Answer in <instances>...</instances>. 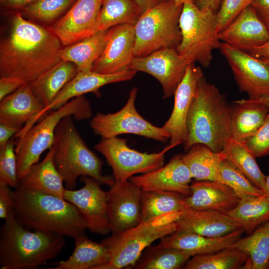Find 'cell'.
I'll use <instances>...</instances> for the list:
<instances>
[{
  "label": "cell",
  "mask_w": 269,
  "mask_h": 269,
  "mask_svg": "<svg viewBox=\"0 0 269 269\" xmlns=\"http://www.w3.org/2000/svg\"><path fill=\"white\" fill-rule=\"evenodd\" d=\"M108 29L98 31L75 43L62 47L59 52L61 60L74 63L78 72L92 71L93 64L105 47Z\"/></svg>",
  "instance_id": "cell-31"
},
{
  "label": "cell",
  "mask_w": 269,
  "mask_h": 269,
  "mask_svg": "<svg viewBox=\"0 0 269 269\" xmlns=\"http://www.w3.org/2000/svg\"><path fill=\"white\" fill-rule=\"evenodd\" d=\"M141 15L135 0H101L98 31L120 24L134 25Z\"/></svg>",
  "instance_id": "cell-36"
},
{
  "label": "cell",
  "mask_w": 269,
  "mask_h": 269,
  "mask_svg": "<svg viewBox=\"0 0 269 269\" xmlns=\"http://www.w3.org/2000/svg\"><path fill=\"white\" fill-rule=\"evenodd\" d=\"M264 105L269 112V94L265 95L260 97L257 99H255Z\"/></svg>",
  "instance_id": "cell-52"
},
{
  "label": "cell",
  "mask_w": 269,
  "mask_h": 269,
  "mask_svg": "<svg viewBox=\"0 0 269 269\" xmlns=\"http://www.w3.org/2000/svg\"><path fill=\"white\" fill-rule=\"evenodd\" d=\"M219 172L224 184L231 187L240 198L265 195L240 171L226 159L221 163Z\"/></svg>",
  "instance_id": "cell-40"
},
{
  "label": "cell",
  "mask_w": 269,
  "mask_h": 269,
  "mask_svg": "<svg viewBox=\"0 0 269 269\" xmlns=\"http://www.w3.org/2000/svg\"><path fill=\"white\" fill-rule=\"evenodd\" d=\"M217 12L200 8L194 2L183 4L179 18L181 39L177 52L192 62L208 67L213 59V51L219 49Z\"/></svg>",
  "instance_id": "cell-8"
},
{
  "label": "cell",
  "mask_w": 269,
  "mask_h": 269,
  "mask_svg": "<svg viewBox=\"0 0 269 269\" xmlns=\"http://www.w3.org/2000/svg\"><path fill=\"white\" fill-rule=\"evenodd\" d=\"M269 114L267 108L256 99L235 101L230 111V136L245 141L262 125Z\"/></svg>",
  "instance_id": "cell-26"
},
{
  "label": "cell",
  "mask_w": 269,
  "mask_h": 269,
  "mask_svg": "<svg viewBox=\"0 0 269 269\" xmlns=\"http://www.w3.org/2000/svg\"><path fill=\"white\" fill-rule=\"evenodd\" d=\"M166 0H135L140 9L141 14Z\"/></svg>",
  "instance_id": "cell-51"
},
{
  "label": "cell",
  "mask_w": 269,
  "mask_h": 269,
  "mask_svg": "<svg viewBox=\"0 0 269 269\" xmlns=\"http://www.w3.org/2000/svg\"><path fill=\"white\" fill-rule=\"evenodd\" d=\"M10 186L0 185V218L5 219L15 206V193Z\"/></svg>",
  "instance_id": "cell-44"
},
{
  "label": "cell",
  "mask_w": 269,
  "mask_h": 269,
  "mask_svg": "<svg viewBox=\"0 0 269 269\" xmlns=\"http://www.w3.org/2000/svg\"><path fill=\"white\" fill-rule=\"evenodd\" d=\"M68 116H72L77 121L91 118V104L84 95L74 98L60 108L49 112L18 139L15 150L19 181L30 167L38 162L42 153L52 147L56 128L59 122Z\"/></svg>",
  "instance_id": "cell-6"
},
{
  "label": "cell",
  "mask_w": 269,
  "mask_h": 269,
  "mask_svg": "<svg viewBox=\"0 0 269 269\" xmlns=\"http://www.w3.org/2000/svg\"><path fill=\"white\" fill-rule=\"evenodd\" d=\"M217 35L221 42L246 52L267 42L269 29L250 5Z\"/></svg>",
  "instance_id": "cell-21"
},
{
  "label": "cell",
  "mask_w": 269,
  "mask_h": 269,
  "mask_svg": "<svg viewBox=\"0 0 269 269\" xmlns=\"http://www.w3.org/2000/svg\"><path fill=\"white\" fill-rule=\"evenodd\" d=\"M51 147L40 162L33 164L21 178L17 187L41 192L64 198L66 189L64 181L53 159Z\"/></svg>",
  "instance_id": "cell-27"
},
{
  "label": "cell",
  "mask_w": 269,
  "mask_h": 269,
  "mask_svg": "<svg viewBox=\"0 0 269 269\" xmlns=\"http://www.w3.org/2000/svg\"><path fill=\"white\" fill-rule=\"evenodd\" d=\"M232 247L238 249L248 255L243 269H269V220L251 234L241 238Z\"/></svg>",
  "instance_id": "cell-32"
},
{
  "label": "cell",
  "mask_w": 269,
  "mask_h": 269,
  "mask_svg": "<svg viewBox=\"0 0 269 269\" xmlns=\"http://www.w3.org/2000/svg\"><path fill=\"white\" fill-rule=\"evenodd\" d=\"M111 167L116 182H123L137 173L144 174L164 165L165 153L170 148L147 153L130 147L127 140L117 137L103 138L94 146Z\"/></svg>",
  "instance_id": "cell-11"
},
{
  "label": "cell",
  "mask_w": 269,
  "mask_h": 269,
  "mask_svg": "<svg viewBox=\"0 0 269 269\" xmlns=\"http://www.w3.org/2000/svg\"><path fill=\"white\" fill-rule=\"evenodd\" d=\"M72 116L63 118L57 125L52 147L55 166L62 176L65 188L74 189L81 176L91 177L110 187L113 176L103 175V162L87 145L77 130Z\"/></svg>",
  "instance_id": "cell-5"
},
{
  "label": "cell",
  "mask_w": 269,
  "mask_h": 269,
  "mask_svg": "<svg viewBox=\"0 0 269 269\" xmlns=\"http://www.w3.org/2000/svg\"><path fill=\"white\" fill-rule=\"evenodd\" d=\"M223 152L225 155V159L264 193L266 176L260 168L256 157L248 147L245 141H238L230 137Z\"/></svg>",
  "instance_id": "cell-34"
},
{
  "label": "cell",
  "mask_w": 269,
  "mask_h": 269,
  "mask_svg": "<svg viewBox=\"0 0 269 269\" xmlns=\"http://www.w3.org/2000/svg\"><path fill=\"white\" fill-rule=\"evenodd\" d=\"M246 52L258 58L269 57V39L263 45L251 49Z\"/></svg>",
  "instance_id": "cell-49"
},
{
  "label": "cell",
  "mask_w": 269,
  "mask_h": 269,
  "mask_svg": "<svg viewBox=\"0 0 269 269\" xmlns=\"http://www.w3.org/2000/svg\"><path fill=\"white\" fill-rule=\"evenodd\" d=\"M0 101V124L20 128L28 126L44 108L27 82Z\"/></svg>",
  "instance_id": "cell-23"
},
{
  "label": "cell",
  "mask_w": 269,
  "mask_h": 269,
  "mask_svg": "<svg viewBox=\"0 0 269 269\" xmlns=\"http://www.w3.org/2000/svg\"><path fill=\"white\" fill-rule=\"evenodd\" d=\"M175 2L177 5H183L186 2H194L195 3L196 0H174Z\"/></svg>",
  "instance_id": "cell-54"
},
{
  "label": "cell",
  "mask_w": 269,
  "mask_h": 269,
  "mask_svg": "<svg viewBox=\"0 0 269 269\" xmlns=\"http://www.w3.org/2000/svg\"><path fill=\"white\" fill-rule=\"evenodd\" d=\"M265 194L269 198V174L266 177Z\"/></svg>",
  "instance_id": "cell-53"
},
{
  "label": "cell",
  "mask_w": 269,
  "mask_h": 269,
  "mask_svg": "<svg viewBox=\"0 0 269 269\" xmlns=\"http://www.w3.org/2000/svg\"><path fill=\"white\" fill-rule=\"evenodd\" d=\"M182 154L195 180H209L223 183L219 172L221 163L226 159L222 151L216 152L206 145L198 143L190 147Z\"/></svg>",
  "instance_id": "cell-29"
},
{
  "label": "cell",
  "mask_w": 269,
  "mask_h": 269,
  "mask_svg": "<svg viewBox=\"0 0 269 269\" xmlns=\"http://www.w3.org/2000/svg\"><path fill=\"white\" fill-rule=\"evenodd\" d=\"M250 5L269 29V0H253Z\"/></svg>",
  "instance_id": "cell-46"
},
{
  "label": "cell",
  "mask_w": 269,
  "mask_h": 269,
  "mask_svg": "<svg viewBox=\"0 0 269 269\" xmlns=\"http://www.w3.org/2000/svg\"><path fill=\"white\" fill-rule=\"evenodd\" d=\"M25 82V81L19 78L0 77V101L14 92Z\"/></svg>",
  "instance_id": "cell-45"
},
{
  "label": "cell",
  "mask_w": 269,
  "mask_h": 269,
  "mask_svg": "<svg viewBox=\"0 0 269 269\" xmlns=\"http://www.w3.org/2000/svg\"><path fill=\"white\" fill-rule=\"evenodd\" d=\"M191 194L184 198L186 208L213 210L226 213L235 208L240 197L227 185L214 181L195 180L190 184Z\"/></svg>",
  "instance_id": "cell-22"
},
{
  "label": "cell",
  "mask_w": 269,
  "mask_h": 269,
  "mask_svg": "<svg viewBox=\"0 0 269 269\" xmlns=\"http://www.w3.org/2000/svg\"><path fill=\"white\" fill-rule=\"evenodd\" d=\"M15 189L14 213L25 228L74 239L84 234L87 229L86 220L64 198L19 187Z\"/></svg>",
  "instance_id": "cell-2"
},
{
  "label": "cell",
  "mask_w": 269,
  "mask_h": 269,
  "mask_svg": "<svg viewBox=\"0 0 269 269\" xmlns=\"http://www.w3.org/2000/svg\"><path fill=\"white\" fill-rule=\"evenodd\" d=\"M22 128L0 124V147L4 145Z\"/></svg>",
  "instance_id": "cell-47"
},
{
  "label": "cell",
  "mask_w": 269,
  "mask_h": 269,
  "mask_svg": "<svg viewBox=\"0 0 269 269\" xmlns=\"http://www.w3.org/2000/svg\"><path fill=\"white\" fill-rule=\"evenodd\" d=\"M248 255L232 247L216 252L195 255L183 266L185 269H238L246 263Z\"/></svg>",
  "instance_id": "cell-38"
},
{
  "label": "cell",
  "mask_w": 269,
  "mask_h": 269,
  "mask_svg": "<svg viewBox=\"0 0 269 269\" xmlns=\"http://www.w3.org/2000/svg\"><path fill=\"white\" fill-rule=\"evenodd\" d=\"M253 0H222L217 12L218 33L225 28Z\"/></svg>",
  "instance_id": "cell-42"
},
{
  "label": "cell",
  "mask_w": 269,
  "mask_h": 269,
  "mask_svg": "<svg viewBox=\"0 0 269 269\" xmlns=\"http://www.w3.org/2000/svg\"><path fill=\"white\" fill-rule=\"evenodd\" d=\"M262 59L265 63H266L269 66V57H264L260 58Z\"/></svg>",
  "instance_id": "cell-55"
},
{
  "label": "cell",
  "mask_w": 269,
  "mask_h": 269,
  "mask_svg": "<svg viewBox=\"0 0 269 269\" xmlns=\"http://www.w3.org/2000/svg\"><path fill=\"white\" fill-rule=\"evenodd\" d=\"M101 0H76L68 11L50 28L64 46L98 31Z\"/></svg>",
  "instance_id": "cell-17"
},
{
  "label": "cell",
  "mask_w": 269,
  "mask_h": 269,
  "mask_svg": "<svg viewBox=\"0 0 269 269\" xmlns=\"http://www.w3.org/2000/svg\"><path fill=\"white\" fill-rule=\"evenodd\" d=\"M185 196L176 192L146 191L141 194V221L175 212L183 211Z\"/></svg>",
  "instance_id": "cell-37"
},
{
  "label": "cell",
  "mask_w": 269,
  "mask_h": 269,
  "mask_svg": "<svg viewBox=\"0 0 269 269\" xmlns=\"http://www.w3.org/2000/svg\"><path fill=\"white\" fill-rule=\"evenodd\" d=\"M182 213H170L141 221L125 232L104 239L102 242L109 251L110 260L97 269H129L153 242L177 230L176 221Z\"/></svg>",
  "instance_id": "cell-7"
},
{
  "label": "cell",
  "mask_w": 269,
  "mask_h": 269,
  "mask_svg": "<svg viewBox=\"0 0 269 269\" xmlns=\"http://www.w3.org/2000/svg\"><path fill=\"white\" fill-rule=\"evenodd\" d=\"M62 44L50 27L16 12L8 34L0 43V76L31 82L61 61Z\"/></svg>",
  "instance_id": "cell-1"
},
{
  "label": "cell",
  "mask_w": 269,
  "mask_h": 269,
  "mask_svg": "<svg viewBox=\"0 0 269 269\" xmlns=\"http://www.w3.org/2000/svg\"><path fill=\"white\" fill-rule=\"evenodd\" d=\"M204 76L200 66L195 62L189 65L185 74L174 94L171 114L162 127L169 135L170 149L184 144L188 136L187 120L191 104L196 95L200 80Z\"/></svg>",
  "instance_id": "cell-16"
},
{
  "label": "cell",
  "mask_w": 269,
  "mask_h": 269,
  "mask_svg": "<svg viewBox=\"0 0 269 269\" xmlns=\"http://www.w3.org/2000/svg\"><path fill=\"white\" fill-rule=\"evenodd\" d=\"M226 214L249 235L269 220V198L266 195L241 198L237 206Z\"/></svg>",
  "instance_id": "cell-33"
},
{
  "label": "cell",
  "mask_w": 269,
  "mask_h": 269,
  "mask_svg": "<svg viewBox=\"0 0 269 269\" xmlns=\"http://www.w3.org/2000/svg\"><path fill=\"white\" fill-rule=\"evenodd\" d=\"M84 186L78 190L66 188L64 198L75 206L86 221L91 232L105 235L111 232L107 209V192L89 176H81Z\"/></svg>",
  "instance_id": "cell-14"
},
{
  "label": "cell",
  "mask_w": 269,
  "mask_h": 269,
  "mask_svg": "<svg viewBox=\"0 0 269 269\" xmlns=\"http://www.w3.org/2000/svg\"><path fill=\"white\" fill-rule=\"evenodd\" d=\"M76 0H35L19 11L23 17L39 24L57 21Z\"/></svg>",
  "instance_id": "cell-39"
},
{
  "label": "cell",
  "mask_w": 269,
  "mask_h": 269,
  "mask_svg": "<svg viewBox=\"0 0 269 269\" xmlns=\"http://www.w3.org/2000/svg\"><path fill=\"white\" fill-rule=\"evenodd\" d=\"M14 145L15 141L12 138L0 147V185L16 188L19 180Z\"/></svg>",
  "instance_id": "cell-41"
},
{
  "label": "cell",
  "mask_w": 269,
  "mask_h": 269,
  "mask_svg": "<svg viewBox=\"0 0 269 269\" xmlns=\"http://www.w3.org/2000/svg\"><path fill=\"white\" fill-rule=\"evenodd\" d=\"M35 0H0L1 6L9 10L19 12Z\"/></svg>",
  "instance_id": "cell-48"
},
{
  "label": "cell",
  "mask_w": 269,
  "mask_h": 269,
  "mask_svg": "<svg viewBox=\"0 0 269 269\" xmlns=\"http://www.w3.org/2000/svg\"><path fill=\"white\" fill-rule=\"evenodd\" d=\"M192 179L182 155L176 154L166 165L146 173L134 175L129 180L143 191H172L187 196L191 194Z\"/></svg>",
  "instance_id": "cell-20"
},
{
  "label": "cell",
  "mask_w": 269,
  "mask_h": 269,
  "mask_svg": "<svg viewBox=\"0 0 269 269\" xmlns=\"http://www.w3.org/2000/svg\"><path fill=\"white\" fill-rule=\"evenodd\" d=\"M74 240V249L69 258L48 269H97L110 261L109 251L102 242L93 241L85 234L76 237Z\"/></svg>",
  "instance_id": "cell-28"
},
{
  "label": "cell",
  "mask_w": 269,
  "mask_h": 269,
  "mask_svg": "<svg viewBox=\"0 0 269 269\" xmlns=\"http://www.w3.org/2000/svg\"><path fill=\"white\" fill-rule=\"evenodd\" d=\"M182 6L167 0L140 15L134 25V57L176 48L181 39L179 18Z\"/></svg>",
  "instance_id": "cell-9"
},
{
  "label": "cell",
  "mask_w": 269,
  "mask_h": 269,
  "mask_svg": "<svg viewBox=\"0 0 269 269\" xmlns=\"http://www.w3.org/2000/svg\"><path fill=\"white\" fill-rule=\"evenodd\" d=\"M65 245L64 236L25 228L13 210L0 228V269L37 268L56 257Z\"/></svg>",
  "instance_id": "cell-3"
},
{
  "label": "cell",
  "mask_w": 269,
  "mask_h": 269,
  "mask_svg": "<svg viewBox=\"0 0 269 269\" xmlns=\"http://www.w3.org/2000/svg\"><path fill=\"white\" fill-rule=\"evenodd\" d=\"M221 0H196L195 3L200 8H209L217 12Z\"/></svg>",
  "instance_id": "cell-50"
},
{
  "label": "cell",
  "mask_w": 269,
  "mask_h": 269,
  "mask_svg": "<svg viewBox=\"0 0 269 269\" xmlns=\"http://www.w3.org/2000/svg\"><path fill=\"white\" fill-rule=\"evenodd\" d=\"M76 65L61 60L34 81L29 82L32 91L44 106H48L62 88L78 73Z\"/></svg>",
  "instance_id": "cell-30"
},
{
  "label": "cell",
  "mask_w": 269,
  "mask_h": 269,
  "mask_svg": "<svg viewBox=\"0 0 269 269\" xmlns=\"http://www.w3.org/2000/svg\"><path fill=\"white\" fill-rule=\"evenodd\" d=\"M137 89L130 92L125 106L119 111L109 114L97 113L90 121L94 134L102 138L117 137L122 134H133L163 143L169 139L168 133L162 128L152 125L137 111L135 102Z\"/></svg>",
  "instance_id": "cell-10"
},
{
  "label": "cell",
  "mask_w": 269,
  "mask_h": 269,
  "mask_svg": "<svg viewBox=\"0 0 269 269\" xmlns=\"http://www.w3.org/2000/svg\"><path fill=\"white\" fill-rule=\"evenodd\" d=\"M219 49L241 91L251 99L269 94V66L266 63L224 42H221Z\"/></svg>",
  "instance_id": "cell-13"
},
{
  "label": "cell",
  "mask_w": 269,
  "mask_h": 269,
  "mask_svg": "<svg viewBox=\"0 0 269 269\" xmlns=\"http://www.w3.org/2000/svg\"><path fill=\"white\" fill-rule=\"evenodd\" d=\"M245 233L241 228L225 235L208 237L177 230L160 239L158 245L189 252L194 256L207 254L230 247Z\"/></svg>",
  "instance_id": "cell-25"
},
{
  "label": "cell",
  "mask_w": 269,
  "mask_h": 269,
  "mask_svg": "<svg viewBox=\"0 0 269 269\" xmlns=\"http://www.w3.org/2000/svg\"><path fill=\"white\" fill-rule=\"evenodd\" d=\"M191 62L176 48H168L144 56L134 57L129 69L154 77L162 86L163 98L167 99L174 95Z\"/></svg>",
  "instance_id": "cell-12"
},
{
  "label": "cell",
  "mask_w": 269,
  "mask_h": 269,
  "mask_svg": "<svg viewBox=\"0 0 269 269\" xmlns=\"http://www.w3.org/2000/svg\"><path fill=\"white\" fill-rule=\"evenodd\" d=\"M134 25L120 24L108 29L105 47L92 71L111 74L129 69L134 57Z\"/></svg>",
  "instance_id": "cell-18"
},
{
  "label": "cell",
  "mask_w": 269,
  "mask_h": 269,
  "mask_svg": "<svg viewBox=\"0 0 269 269\" xmlns=\"http://www.w3.org/2000/svg\"><path fill=\"white\" fill-rule=\"evenodd\" d=\"M230 111L225 96L202 77L188 116L185 149L201 143L214 152L222 151L231 137Z\"/></svg>",
  "instance_id": "cell-4"
},
{
  "label": "cell",
  "mask_w": 269,
  "mask_h": 269,
  "mask_svg": "<svg viewBox=\"0 0 269 269\" xmlns=\"http://www.w3.org/2000/svg\"><path fill=\"white\" fill-rule=\"evenodd\" d=\"M136 72L130 69L111 74H100L93 71L78 72L75 76L62 88L51 104L36 117L29 125V128L33 126L49 112L60 108L70 100L88 93H93L99 97L101 95L99 90L102 87L111 83L130 80Z\"/></svg>",
  "instance_id": "cell-19"
},
{
  "label": "cell",
  "mask_w": 269,
  "mask_h": 269,
  "mask_svg": "<svg viewBox=\"0 0 269 269\" xmlns=\"http://www.w3.org/2000/svg\"><path fill=\"white\" fill-rule=\"evenodd\" d=\"M245 142L256 157L269 154V114L262 125Z\"/></svg>",
  "instance_id": "cell-43"
},
{
  "label": "cell",
  "mask_w": 269,
  "mask_h": 269,
  "mask_svg": "<svg viewBox=\"0 0 269 269\" xmlns=\"http://www.w3.org/2000/svg\"><path fill=\"white\" fill-rule=\"evenodd\" d=\"M141 188L130 180L116 182L107 191L111 235L122 233L141 221Z\"/></svg>",
  "instance_id": "cell-15"
},
{
  "label": "cell",
  "mask_w": 269,
  "mask_h": 269,
  "mask_svg": "<svg viewBox=\"0 0 269 269\" xmlns=\"http://www.w3.org/2000/svg\"><path fill=\"white\" fill-rule=\"evenodd\" d=\"M193 255L177 249L149 246L142 253L136 262L129 269H177L180 268Z\"/></svg>",
  "instance_id": "cell-35"
},
{
  "label": "cell",
  "mask_w": 269,
  "mask_h": 269,
  "mask_svg": "<svg viewBox=\"0 0 269 269\" xmlns=\"http://www.w3.org/2000/svg\"><path fill=\"white\" fill-rule=\"evenodd\" d=\"M177 230L208 237L222 236L241 226L224 213L213 210H194L186 208L176 221Z\"/></svg>",
  "instance_id": "cell-24"
}]
</instances>
